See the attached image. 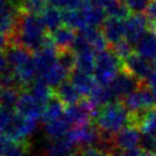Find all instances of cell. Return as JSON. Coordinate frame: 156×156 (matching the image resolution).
<instances>
[{
	"instance_id": "f6af8a7d",
	"label": "cell",
	"mask_w": 156,
	"mask_h": 156,
	"mask_svg": "<svg viewBox=\"0 0 156 156\" xmlns=\"http://www.w3.org/2000/svg\"><path fill=\"white\" fill-rule=\"evenodd\" d=\"M141 156H156V154H153V153H149V151H142Z\"/></svg>"
},
{
	"instance_id": "5bb4252c",
	"label": "cell",
	"mask_w": 156,
	"mask_h": 156,
	"mask_svg": "<svg viewBox=\"0 0 156 156\" xmlns=\"http://www.w3.org/2000/svg\"><path fill=\"white\" fill-rule=\"evenodd\" d=\"M49 36H51V38H52L58 52L73 48V45L76 40V37H77L75 30L67 27V25H61L56 30L52 31Z\"/></svg>"
},
{
	"instance_id": "f35d334b",
	"label": "cell",
	"mask_w": 156,
	"mask_h": 156,
	"mask_svg": "<svg viewBox=\"0 0 156 156\" xmlns=\"http://www.w3.org/2000/svg\"><path fill=\"white\" fill-rule=\"evenodd\" d=\"M147 85L149 86V88L151 90V92L154 93V95L156 97V70L154 69V71L149 75V77L147 78L146 80Z\"/></svg>"
},
{
	"instance_id": "f1b7e54d",
	"label": "cell",
	"mask_w": 156,
	"mask_h": 156,
	"mask_svg": "<svg viewBox=\"0 0 156 156\" xmlns=\"http://www.w3.org/2000/svg\"><path fill=\"white\" fill-rule=\"evenodd\" d=\"M16 114L17 112L15 109H9L0 105V133L1 134H6L8 132L14 122Z\"/></svg>"
},
{
	"instance_id": "7bdbcfd3",
	"label": "cell",
	"mask_w": 156,
	"mask_h": 156,
	"mask_svg": "<svg viewBox=\"0 0 156 156\" xmlns=\"http://www.w3.org/2000/svg\"><path fill=\"white\" fill-rule=\"evenodd\" d=\"M8 62H7V58L4 52H0V73H4L6 69L8 68Z\"/></svg>"
},
{
	"instance_id": "7402d4cb",
	"label": "cell",
	"mask_w": 156,
	"mask_h": 156,
	"mask_svg": "<svg viewBox=\"0 0 156 156\" xmlns=\"http://www.w3.org/2000/svg\"><path fill=\"white\" fill-rule=\"evenodd\" d=\"M78 148L64 136L62 139L51 140L46 147V156H70Z\"/></svg>"
},
{
	"instance_id": "7c38bea8",
	"label": "cell",
	"mask_w": 156,
	"mask_h": 156,
	"mask_svg": "<svg viewBox=\"0 0 156 156\" xmlns=\"http://www.w3.org/2000/svg\"><path fill=\"white\" fill-rule=\"evenodd\" d=\"M141 136V131L138 127L127 125L115 134L114 142H115V146L117 149L125 151V149L133 148V147L140 145Z\"/></svg>"
},
{
	"instance_id": "3957f363",
	"label": "cell",
	"mask_w": 156,
	"mask_h": 156,
	"mask_svg": "<svg viewBox=\"0 0 156 156\" xmlns=\"http://www.w3.org/2000/svg\"><path fill=\"white\" fill-rule=\"evenodd\" d=\"M93 119L101 132L115 136L117 132L130 125V112L122 101H114L99 108Z\"/></svg>"
},
{
	"instance_id": "8992f818",
	"label": "cell",
	"mask_w": 156,
	"mask_h": 156,
	"mask_svg": "<svg viewBox=\"0 0 156 156\" xmlns=\"http://www.w3.org/2000/svg\"><path fill=\"white\" fill-rule=\"evenodd\" d=\"M122 102L130 112H142L156 108V97L146 82H142L140 87L124 98Z\"/></svg>"
},
{
	"instance_id": "e0dca14e",
	"label": "cell",
	"mask_w": 156,
	"mask_h": 156,
	"mask_svg": "<svg viewBox=\"0 0 156 156\" xmlns=\"http://www.w3.org/2000/svg\"><path fill=\"white\" fill-rule=\"evenodd\" d=\"M68 76H70V73L61 64L58 63V61L51 68H48L47 70H45V71L39 73L38 76H37V78L40 79V80H43L44 83H46L52 88H55L58 87L62 82H64Z\"/></svg>"
},
{
	"instance_id": "ffe728a7",
	"label": "cell",
	"mask_w": 156,
	"mask_h": 156,
	"mask_svg": "<svg viewBox=\"0 0 156 156\" xmlns=\"http://www.w3.org/2000/svg\"><path fill=\"white\" fill-rule=\"evenodd\" d=\"M73 127L66 119V117H61L58 119H54L51 122L45 123V133L48 136L51 140H55V139H62L68 134V132L71 130Z\"/></svg>"
},
{
	"instance_id": "6da1fadb",
	"label": "cell",
	"mask_w": 156,
	"mask_h": 156,
	"mask_svg": "<svg viewBox=\"0 0 156 156\" xmlns=\"http://www.w3.org/2000/svg\"><path fill=\"white\" fill-rule=\"evenodd\" d=\"M40 16L20 12L15 34L9 38L10 44L20 45L30 52H37L46 43L48 34Z\"/></svg>"
},
{
	"instance_id": "836d02e7",
	"label": "cell",
	"mask_w": 156,
	"mask_h": 156,
	"mask_svg": "<svg viewBox=\"0 0 156 156\" xmlns=\"http://www.w3.org/2000/svg\"><path fill=\"white\" fill-rule=\"evenodd\" d=\"M5 156H29V147L27 142H14Z\"/></svg>"
},
{
	"instance_id": "c3c4849f",
	"label": "cell",
	"mask_w": 156,
	"mask_h": 156,
	"mask_svg": "<svg viewBox=\"0 0 156 156\" xmlns=\"http://www.w3.org/2000/svg\"><path fill=\"white\" fill-rule=\"evenodd\" d=\"M118 1H121V2H123V4H125V2H126V0H118Z\"/></svg>"
},
{
	"instance_id": "ac0fdd59",
	"label": "cell",
	"mask_w": 156,
	"mask_h": 156,
	"mask_svg": "<svg viewBox=\"0 0 156 156\" xmlns=\"http://www.w3.org/2000/svg\"><path fill=\"white\" fill-rule=\"evenodd\" d=\"M54 93L66 106L78 103L82 99V94L78 91V88L73 85L71 80L67 79L60 84L58 87H55Z\"/></svg>"
},
{
	"instance_id": "d6a6232c",
	"label": "cell",
	"mask_w": 156,
	"mask_h": 156,
	"mask_svg": "<svg viewBox=\"0 0 156 156\" xmlns=\"http://www.w3.org/2000/svg\"><path fill=\"white\" fill-rule=\"evenodd\" d=\"M139 146L142 151L156 154V134H142Z\"/></svg>"
},
{
	"instance_id": "ab89813d",
	"label": "cell",
	"mask_w": 156,
	"mask_h": 156,
	"mask_svg": "<svg viewBox=\"0 0 156 156\" xmlns=\"http://www.w3.org/2000/svg\"><path fill=\"white\" fill-rule=\"evenodd\" d=\"M91 4H93L94 6H98V7H101L106 10L107 8H109L110 6L116 1V0H90Z\"/></svg>"
},
{
	"instance_id": "30bf717a",
	"label": "cell",
	"mask_w": 156,
	"mask_h": 156,
	"mask_svg": "<svg viewBox=\"0 0 156 156\" xmlns=\"http://www.w3.org/2000/svg\"><path fill=\"white\" fill-rule=\"evenodd\" d=\"M123 63H124L123 70L130 73L134 77L144 82H146L149 75L154 71V67L149 62V60L141 56L138 52L131 54L126 60L123 61Z\"/></svg>"
},
{
	"instance_id": "b9f144b4",
	"label": "cell",
	"mask_w": 156,
	"mask_h": 156,
	"mask_svg": "<svg viewBox=\"0 0 156 156\" xmlns=\"http://www.w3.org/2000/svg\"><path fill=\"white\" fill-rule=\"evenodd\" d=\"M10 44L9 37L0 32V52H4Z\"/></svg>"
},
{
	"instance_id": "e575fe53",
	"label": "cell",
	"mask_w": 156,
	"mask_h": 156,
	"mask_svg": "<svg viewBox=\"0 0 156 156\" xmlns=\"http://www.w3.org/2000/svg\"><path fill=\"white\" fill-rule=\"evenodd\" d=\"M149 4L151 0H126L125 2L132 13H145Z\"/></svg>"
},
{
	"instance_id": "5b68a950",
	"label": "cell",
	"mask_w": 156,
	"mask_h": 156,
	"mask_svg": "<svg viewBox=\"0 0 156 156\" xmlns=\"http://www.w3.org/2000/svg\"><path fill=\"white\" fill-rule=\"evenodd\" d=\"M98 108L91 102L88 98L80 100L78 103L70 105L66 107L64 117L71 125V127H78L86 125L94 118Z\"/></svg>"
},
{
	"instance_id": "d590c367",
	"label": "cell",
	"mask_w": 156,
	"mask_h": 156,
	"mask_svg": "<svg viewBox=\"0 0 156 156\" xmlns=\"http://www.w3.org/2000/svg\"><path fill=\"white\" fill-rule=\"evenodd\" d=\"M80 155L82 156H110L107 151H102L98 147H85V148H80Z\"/></svg>"
},
{
	"instance_id": "2e32d148",
	"label": "cell",
	"mask_w": 156,
	"mask_h": 156,
	"mask_svg": "<svg viewBox=\"0 0 156 156\" xmlns=\"http://www.w3.org/2000/svg\"><path fill=\"white\" fill-rule=\"evenodd\" d=\"M79 10L82 12L87 27H97V28L102 27L105 21L107 20L106 10L101 7H98V6H94L93 4H91L90 0H87L79 8Z\"/></svg>"
},
{
	"instance_id": "9a60e30c",
	"label": "cell",
	"mask_w": 156,
	"mask_h": 156,
	"mask_svg": "<svg viewBox=\"0 0 156 156\" xmlns=\"http://www.w3.org/2000/svg\"><path fill=\"white\" fill-rule=\"evenodd\" d=\"M69 77L73 85L78 88L80 94L85 98L91 94L93 88L95 87V85L98 84L94 76H92L91 73H84L82 70H78V69H75L73 73H70Z\"/></svg>"
},
{
	"instance_id": "8fae6325",
	"label": "cell",
	"mask_w": 156,
	"mask_h": 156,
	"mask_svg": "<svg viewBox=\"0 0 156 156\" xmlns=\"http://www.w3.org/2000/svg\"><path fill=\"white\" fill-rule=\"evenodd\" d=\"M20 10L9 0L0 5V32L12 37L16 31Z\"/></svg>"
},
{
	"instance_id": "4fadbf2b",
	"label": "cell",
	"mask_w": 156,
	"mask_h": 156,
	"mask_svg": "<svg viewBox=\"0 0 156 156\" xmlns=\"http://www.w3.org/2000/svg\"><path fill=\"white\" fill-rule=\"evenodd\" d=\"M103 34L109 43V47L112 45L118 43L124 39L125 36V20L116 19V17H107L105 23L101 27Z\"/></svg>"
},
{
	"instance_id": "ee69618b",
	"label": "cell",
	"mask_w": 156,
	"mask_h": 156,
	"mask_svg": "<svg viewBox=\"0 0 156 156\" xmlns=\"http://www.w3.org/2000/svg\"><path fill=\"white\" fill-rule=\"evenodd\" d=\"M121 149H116V151H114L110 154V156H122V151H119Z\"/></svg>"
},
{
	"instance_id": "bcb514c9",
	"label": "cell",
	"mask_w": 156,
	"mask_h": 156,
	"mask_svg": "<svg viewBox=\"0 0 156 156\" xmlns=\"http://www.w3.org/2000/svg\"><path fill=\"white\" fill-rule=\"evenodd\" d=\"M4 91H5V87L0 84V101H1V98H2V94H4Z\"/></svg>"
},
{
	"instance_id": "ba28073f",
	"label": "cell",
	"mask_w": 156,
	"mask_h": 156,
	"mask_svg": "<svg viewBox=\"0 0 156 156\" xmlns=\"http://www.w3.org/2000/svg\"><path fill=\"white\" fill-rule=\"evenodd\" d=\"M45 105L38 101L29 91H22L20 93V98L15 110L19 112L21 116L32 118V119H41L44 112Z\"/></svg>"
},
{
	"instance_id": "681fc988",
	"label": "cell",
	"mask_w": 156,
	"mask_h": 156,
	"mask_svg": "<svg viewBox=\"0 0 156 156\" xmlns=\"http://www.w3.org/2000/svg\"><path fill=\"white\" fill-rule=\"evenodd\" d=\"M154 1H156V0H154Z\"/></svg>"
},
{
	"instance_id": "52a82bcc",
	"label": "cell",
	"mask_w": 156,
	"mask_h": 156,
	"mask_svg": "<svg viewBox=\"0 0 156 156\" xmlns=\"http://www.w3.org/2000/svg\"><path fill=\"white\" fill-rule=\"evenodd\" d=\"M144 80H140L130 73L122 70L112 80L109 87L112 91L117 101H122L125 97L140 87Z\"/></svg>"
},
{
	"instance_id": "83f0119b",
	"label": "cell",
	"mask_w": 156,
	"mask_h": 156,
	"mask_svg": "<svg viewBox=\"0 0 156 156\" xmlns=\"http://www.w3.org/2000/svg\"><path fill=\"white\" fill-rule=\"evenodd\" d=\"M48 0H19L16 7L20 12L30 13V14H41L43 10L47 7Z\"/></svg>"
},
{
	"instance_id": "74e56055",
	"label": "cell",
	"mask_w": 156,
	"mask_h": 156,
	"mask_svg": "<svg viewBox=\"0 0 156 156\" xmlns=\"http://www.w3.org/2000/svg\"><path fill=\"white\" fill-rule=\"evenodd\" d=\"M48 4L60 9H68L71 5V0H48Z\"/></svg>"
},
{
	"instance_id": "d6986e66",
	"label": "cell",
	"mask_w": 156,
	"mask_h": 156,
	"mask_svg": "<svg viewBox=\"0 0 156 156\" xmlns=\"http://www.w3.org/2000/svg\"><path fill=\"white\" fill-rule=\"evenodd\" d=\"M79 34H83L85 39L87 40L90 45L92 46V48L95 52H102L105 49L109 48V43L106 39L105 34H103L102 30L97 27H86L83 30L79 31Z\"/></svg>"
},
{
	"instance_id": "7dc6e473",
	"label": "cell",
	"mask_w": 156,
	"mask_h": 156,
	"mask_svg": "<svg viewBox=\"0 0 156 156\" xmlns=\"http://www.w3.org/2000/svg\"><path fill=\"white\" fill-rule=\"evenodd\" d=\"M153 67H154V69L156 70V58L154 60V61H153Z\"/></svg>"
},
{
	"instance_id": "60d3db41",
	"label": "cell",
	"mask_w": 156,
	"mask_h": 156,
	"mask_svg": "<svg viewBox=\"0 0 156 156\" xmlns=\"http://www.w3.org/2000/svg\"><path fill=\"white\" fill-rule=\"evenodd\" d=\"M142 149L141 147H133L122 151V156H141Z\"/></svg>"
},
{
	"instance_id": "9c48e42d",
	"label": "cell",
	"mask_w": 156,
	"mask_h": 156,
	"mask_svg": "<svg viewBox=\"0 0 156 156\" xmlns=\"http://www.w3.org/2000/svg\"><path fill=\"white\" fill-rule=\"evenodd\" d=\"M148 31V20L144 13H132L125 20V39L136 46Z\"/></svg>"
},
{
	"instance_id": "277c9868",
	"label": "cell",
	"mask_w": 156,
	"mask_h": 156,
	"mask_svg": "<svg viewBox=\"0 0 156 156\" xmlns=\"http://www.w3.org/2000/svg\"><path fill=\"white\" fill-rule=\"evenodd\" d=\"M124 68V63L109 47L95 55L94 77L98 84L108 86Z\"/></svg>"
},
{
	"instance_id": "7a4b0ae2",
	"label": "cell",
	"mask_w": 156,
	"mask_h": 156,
	"mask_svg": "<svg viewBox=\"0 0 156 156\" xmlns=\"http://www.w3.org/2000/svg\"><path fill=\"white\" fill-rule=\"evenodd\" d=\"M8 66L13 69L22 88H27L37 79L38 71L34 63L32 52L20 45L9 44L4 51Z\"/></svg>"
},
{
	"instance_id": "4dcf8cb0",
	"label": "cell",
	"mask_w": 156,
	"mask_h": 156,
	"mask_svg": "<svg viewBox=\"0 0 156 156\" xmlns=\"http://www.w3.org/2000/svg\"><path fill=\"white\" fill-rule=\"evenodd\" d=\"M110 48L112 49V52L116 54L117 56L121 58L122 61L126 60L131 54L134 53L133 45H132L127 39H122V40H119L118 43L112 45Z\"/></svg>"
},
{
	"instance_id": "1f68e13d",
	"label": "cell",
	"mask_w": 156,
	"mask_h": 156,
	"mask_svg": "<svg viewBox=\"0 0 156 156\" xmlns=\"http://www.w3.org/2000/svg\"><path fill=\"white\" fill-rule=\"evenodd\" d=\"M20 90L19 88H5L0 105L9 109H15L17 101L20 98Z\"/></svg>"
},
{
	"instance_id": "603a6c76",
	"label": "cell",
	"mask_w": 156,
	"mask_h": 156,
	"mask_svg": "<svg viewBox=\"0 0 156 156\" xmlns=\"http://www.w3.org/2000/svg\"><path fill=\"white\" fill-rule=\"evenodd\" d=\"M136 47V52L141 56L149 61H154L156 58V34L148 30Z\"/></svg>"
},
{
	"instance_id": "f546056e",
	"label": "cell",
	"mask_w": 156,
	"mask_h": 156,
	"mask_svg": "<svg viewBox=\"0 0 156 156\" xmlns=\"http://www.w3.org/2000/svg\"><path fill=\"white\" fill-rule=\"evenodd\" d=\"M58 63L61 64L69 73H71L76 69V63H77V56L73 49H67L58 52Z\"/></svg>"
},
{
	"instance_id": "484cf974",
	"label": "cell",
	"mask_w": 156,
	"mask_h": 156,
	"mask_svg": "<svg viewBox=\"0 0 156 156\" xmlns=\"http://www.w3.org/2000/svg\"><path fill=\"white\" fill-rule=\"evenodd\" d=\"M63 16V24L71 28L73 30H83L86 28V21L84 19L82 12L79 9H63L62 12Z\"/></svg>"
},
{
	"instance_id": "44dd1931",
	"label": "cell",
	"mask_w": 156,
	"mask_h": 156,
	"mask_svg": "<svg viewBox=\"0 0 156 156\" xmlns=\"http://www.w3.org/2000/svg\"><path fill=\"white\" fill-rule=\"evenodd\" d=\"M66 107L67 106L54 93L53 97L51 98L48 100V102L45 105L41 121L44 123H47V122H51V121H54V119H58V118L63 117L64 112H66Z\"/></svg>"
},
{
	"instance_id": "d4e9b609",
	"label": "cell",
	"mask_w": 156,
	"mask_h": 156,
	"mask_svg": "<svg viewBox=\"0 0 156 156\" xmlns=\"http://www.w3.org/2000/svg\"><path fill=\"white\" fill-rule=\"evenodd\" d=\"M28 91L43 105H46L48 102V100L53 97L54 94V91H52V87L48 86L46 83H44L43 80L38 79V78L28 86Z\"/></svg>"
},
{
	"instance_id": "8d00e7d4",
	"label": "cell",
	"mask_w": 156,
	"mask_h": 156,
	"mask_svg": "<svg viewBox=\"0 0 156 156\" xmlns=\"http://www.w3.org/2000/svg\"><path fill=\"white\" fill-rule=\"evenodd\" d=\"M14 140H12L10 138L0 133V156H5L10 147L14 145Z\"/></svg>"
},
{
	"instance_id": "4316f807",
	"label": "cell",
	"mask_w": 156,
	"mask_h": 156,
	"mask_svg": "<svg viewBox=\"0 0 156 156\" xmlns=\"http://www.w3.org/2000/svg\"><path fill=\"white\" fill-rule=\"evenodd\" d=\"M94 49H88L85 52H82L79 54H76L77 56V63H76V69L82 70L84 73H94L95 69V54Z\"/></svg>"
},
{
	"instance_id": "cb8c5ba5",
	"label": "cell",
	"mask_w": 156,
	"mask_h": 156,
	"mask_svg": "<svg viewBox=\"0 0 156 156\" xmlns=\"http://www.w3.org/2000/svg\"><path fill=\"white\" fill-rule=\"evenodd\" d=\"M40 17L44 22L46 29L48 30L49 32H52L54 30H56L60 28L62 23H63V16H62V12L60 10V8H56L54 6H47L43 13L40 14Z\"/></svg>"
}]
</instances>
